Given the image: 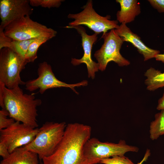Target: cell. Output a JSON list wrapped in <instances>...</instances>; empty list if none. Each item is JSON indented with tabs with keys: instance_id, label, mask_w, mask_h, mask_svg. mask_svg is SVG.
Masks as SVG:
<instances>
[{
	"instance_id": "8fae6325",
	"label": "cell",
	"mask_w": 164,
	"mask_h": 164,
	"mask_svg": "<svg viewBox=\"0 0 164 164\" xmlns=\"http://www.w3.org/2000/svg\"><path fill=\"white\" fill-rule=\"evenodd\" d=\"M33 11L29 0H0V27L4 29L14 21L30 16Z\"/></svg>"
},
{
	"instance_id": "9a60e30c",
	"label": "cell",
	"mask_w": 164,
	"mask_h": 164,
	"mask_svg": "<svg viewBox=\"0 0 164 164\" xmlns=\"http://www.w3.org/2000/svg\"><path fill=\"white\" fill-rule=\"evenodd\" d=\"M38 155L25 149L22 146L16 149L0 164H38Z\"/></svg>"
},
{
	"instance_id": "2e32d148",
	"label": "cell",
	"mask_w": 164,
	"mask_h": 164,
	"mask_svg": "<svg viewBox=\"0 0 164 164\" xmlns=\"http://www.w3.org/2000/svg\"><path fill=\"white\" fill-rule=\"evenodd\" d=\"M144 75L146 77L145 84L148 91H153L164 87V72L150 67L145 72Z\"/></svg>"
},
{
	"instance_id": "6da1fadb",
	"label": "cell",
	"mask_w": 164,
	"mask_h": 164,
	"mask_svg": "<svg viewBox=\"0 0 164 164\" xmlns=\"http://www.w3.org/2000/svg\"><path fill=\"white\" fill-rule=\"evenodd\" d=\"M91 130L88 125L67 124L60 143L51 155L43 159V164H82L83 147L91 138Z\"/></svg>"
},
{
	"instance_id": "ffe728a7",
	"label": "cell",
	"mask_w": 164,
	"mask_h": 164,
	"mask_svg": "<svg viewBox=\"0 0 164 164\" xmlns=\"http://www.w3.org/2000/svg\"><path fill=\"white\" fill-rule=\"evenodd\" d=\"M64 1L62 0H29V3L32 6H41L50 9L59 7L62 2Z\"/></svg>"
},
{
	"instance_id": "cb8c5ba5",
	"label": "cell",
	"mask_w": 164,
	"mask_h": 164,
	"mask_svg": "<svg viewBox=\"0 0 164 164\" xmlns=\"http://www.w3.org/2000/svg\"><path fill=\"white\" fill-rule=\"evenodd\" d=\"M151 6L160 13L164 12V0H149Z\"/></svg>"
},
{
	"instance_id": "ac0fdd59",
	"label": "cell",
	"mask_w": 164,
	"mask_h": 164,
	"mask_svg": "<svg viewBox=\"0 0 164 164\" xmlns=\"http://www.w3.org/2000/svg\"><path fill=\"white\" fill-rule=\"evenodd\" d=\"M51 39L46 36H42L36 38L30 44L25 56L27 63L33 62L37 58V52L40 46Z\"/></svg>"
},
{
	"instance_id": "83f0119b",
	"label": "cell",
	"mask_w": 164,
	"mask_h": 164,
	"mask_svg": "<svg viewBox=\"0 0 164 164\" xmlns=\"http://www.w3.org/2000/svg\"><path fill=\"white\" fill-rule=\"evenodd\" d=\"M155 58L156 60L161 61L164 63V52L163 53H159L157 55Z\"/></svg>"
},
{
	"instance_id": "4fadbf2b",
	"label": "cell",
	"mask_w": 164,
	"mask_h": 164,
	"mask_svg": "<svg viewBox=\"0 0 164 164\" xmlns=\"http://www.w3.org/2000/svg\"><path fill=\"white\" fill-rule=\"evenodd\" d=\"M116 34L122 39L123 42L130 43L142 54L146 61L153 58L160 53L159 50H154L147 46L137 34L132 32L125 24H121L117 29H114Z\"/></svg>"
},
{
	"instance_id": "ba28073f",
	"label": "cell",
	"mask_w": 164,
	"mask_h": 164,
	"mask_svg": "<svg viewBox=\"0 0 164 164\" xmlns=\"http://www.w3.org/2000/svg\"><path fill=\"white\" fill-rule=\"evenodd\" d=\"M101 38L103 39V44L94 54V56L98 62L99 70H104L108 63L111 61L120 67L126 66L130 64V62L120 53L124 42L115 32L114 29L103 33Z\"/></svg>"
},
{
	"instance_id": "d6986e66",
	"label": "cell",
	"mask_w": 164,
	"mask_h": 164,
	"mask_svg": "<svg viewBox=\"0 0 164 164\" xmlns=\"http://www.w3.org/2000/svg\"><path fill=\"white\" fill-rule=\"evenodd\" d=\"M35 39L25 40L13 39L10 48L21 57L25 59L26 55L29 46Z\"/></svg>"
},
{
	"instance_id": "7a4b0ae2",
	"label": "cell",
	"mask_w": 164,
	"mask_h": 164,
	"mask_svg": "<svg viewBox=\"0 0 164 164\" xmlns=\"http://www.w3.org/2000/svg\"><path fill=\"white\" fill-rule=\"evenodd\" d=\"M41 100L34 94L24 93L19 86L9 89L0 82V106L9 113L10 118L33 128L38 126L37 108Z\"/></svg>"
},
{
	"instance_id": "30bf717a",
	"label": "cell",
	"mask_w": 164,
	"mask_h": 164,
	"mask_svg": "<svg viewBox=\"0 0 164 164\" xmlns=\"http://www.w3.org/2000/svg\"><path fill=\"white\" fill-rule=\"evenodd\" d=\"M39 129L15 121L8 128L0 130V142L6 146L11 153L16 149L31 142Z\"/></svg>"
},
{
	"instance_id": "8992f818",
	"label": "cell",
	"mask_w": 164,
	"mask_h": 164,
	"mask_svg": "<svg viewBox=\"0 0 164 164\" xmlns=\"http://www.w3.org/2000/svg\"><path fill=\"white\" fill-rule=\"evenodd\" d=\"M27 64L25 59L10 48L0 50V82L9 89L25 85L20 75Z\"/></svg>"
},
{
	"instance_id": "277c9868",
	"label": "cell",
	"mask_w": 164,
	"mask_h": 164,
	"mask_svg": "<svg viewBox=\"0 0 164 164\" xmlns=\"http://www.w3.org/2000/svg\"><path fill=\"white\" fill-rule=\"evenodd\" d=\"M139 150L137 146L127 144L124 140L114 143L103 142L97 138H90L83 147L82 164L99 163L102 159L115 155L124 156L127 152H137Z\"/></svg>"
},
{
	"instance_id": "d4e9b609",
	"label": "cell",
	"mask_w": 164,
	"mask_h": 164,
	"mask_svg": "<svg viewBox=\"0 0 164 164\" xmlns=\"http://www.w3.org/2000/svg\"><path fill=\"white\" fill-rule=\"evenodd\" d=\"M10 154L6 146L3 143L0 142V155L3 159L7 158Z\"/></svg>"
},
{
	"instance_id": "4316f807",
	"label": "cell",
	"mask_w": 164,
	"mask_h": 164,
	"mask_svg": "<svg viewBox=\"0 0 164 164\" xmlns=\"http://www.w3.org/2000/svg\"><path fill=\"white\" fill-rule=\"evenodd\" d=\"M151 155V151L150 149H147L146 151L143 159L141 161L138 163L137 164H142L144 162L146 161L148 159Z\"/></svg>"
},
{
	"instance_id": "9c48e42d",
	"label": "cell",
	"mask_w": 164,
	"mask_h": 164,
	"mask_svg": "<svg viewBox=\"0 0 164 164\" xmlns=\"http://www.w3.org/2000/svg\"><path fill=\"white\" fill-rule=\"evenodd\" d=\"M38 77L36 78L29 80L25 83L26 89L30 92L37 89L41 94L49 89L66 87L70 88L78 94L74 89L76 87L85 86L87 84V80L74 84H68L58 80L53 73L51 65L46 61L40 63L37 69Z\"/></svg>"
},
{
	"instance_id": "603a6c76",
	"label": "cell",
	"mask_w": 164,
	"mask_h": 164,
	"mask_svg": "<svg viewBox=\"0 0 164 164\" xmlns=\"http://www.w3.org/2000/svg\"><path fill=\"white\" fill-rule=\"evenodd\" d=\"M4 29L0 27V50L5 48H10L13 39L6 36Z\"/></svg>"
},
{
	"instance_id": "3957f363",
	"label": "cell",
	"mask_w": 164,
	"mask_h": 164,
	"mask_svg": "<svg viewBox=\"0 0 164 164\" xmlns=\"http://www.w3.org/2000/svg\"><path fill=\"white\" fill-rule=\"evenodd\" d=\"M67 124L47 121L39 128L34 139L22 146L25 149L36 153L40 160L51 155L61 142Z\"/></svg>"
},
{
	"instance_id": "7402d4cb",
	"label": "cell",
	"mask_w": 164,
	"mask_h": 164,
	"mask_svg": "<svg viewBox=\"0 0 164 164\" xmlns=\"http://www.w3.org/2000/svg\"><path fill=\"white\" fill-rule=\"evenodd\" d=\"M8 116L9 113L5 109L0 111V130L8 128L15 122L14 119L8 118Z\"/></svg>"
},
{
	"instance_id": "5b68a950",
	"label": "cell",
	"mask_w": 164,
	"mask_h": 164,
	"mask_svg": "<svg viewBox=\"0 0 164 164\" xmlns=\"http://www.w3.org/2000/svg\"><path fill=\"white\" fill-rule=\"evenodd\" d=\"M4 31L6 36L17 40H30L42 36L51 39L57 34L54 30L33 21L29 16L14 21L4 28Z\"/></svg>"
},
{
	"instance_id": "44dd1931",
	"label": "cell",
	"mask_w": 164,
	"mask_h": 164,
	"mask_svg": "<svg viewBox=\"0 0 164 164\" xmlns=\"http://www.w3.org/2000/svg\"><path fill=\"white\" fill-rule=\"evenodd\" d=\"M99 163L102 164H135L128 158L125 155H115L101 160Z\"/></svg>"
},
{
	"instance_id": "484cf974",
	"label": "cell",
	"mask_w": 164,
	"mask_h": 164,
	"mask_svg": "<svg viewBox=\"0 0 164 164\" xmlns=\"http://www.w3.org/2000/svg\"><path fill=\"white\" fill-rule=\"evenodd\" d=\"M156 109L158 110L164 109V92L162 97L158 101Z\"/></svg>"
},
{
	"instance_id": "7c38bea8",
	"label": "cell",
	"mask_w": 164,
	"mask_h": 164,
	"mask_svg": "<svg viewBox=\"0 0 164 164\" xmlns=\"http://www.w3.org/2000/svg\"><path fill=\"white\" fill-rule=\"evenodd\" d=\"M65 28L75 29L80 35L84 51L83 56L81 59L72 58L71 63L74 66L82 63H85L87 69L88 77L94 79L95 77V73L98 71L99 69L97 63L93 61L92 59L91 51L93 44L97 40L98 34L94 33L92 35H88L85 28L81 26L72 27L67 26Z\"/></svg>"
},
{
	"instance_id": "e0dca14e",
	"label": "cell",
	"mask_w": 164,
	"mask_h": 164,
	"mask_svg": "<svg viewBox=\"0 0 164 164\" xmlns=\"http://www.w3.org/2000/svg\"><path fill=\"white\" fill-rule=\"evenodd\" d=\"M156 113L154 119L152 121L149 126V137L152 140L158 139L164 135V109Z\"/></svg>"
},
{
	"instance_id": "5bb4252c",
	"label": "cell",
	"mask_w": 164,
	"mask_h": 164,
	"mask_svg": "<svg viewBox=\"0 0 164 164\" xmlns=\"http://www.w3.org/2000/svg\"><path fill=\"white\" fill-rule=\"evenodd\" d=\"M120 6V10L116 14L117 21L126 24L134 21L141 13L140 4L137 0H116Z\"/></svg>"
},
{
	"instance_id": "52a82bcc",
	"label": "cell",
	"mask_w": 164,
	"mask_h": 164,
	"mask_svg": "<svg viewBox=\"0 0 164 164\" xmlns=\"http://www.w3.org/2000/svg\"><path fill=\"white\" fill-rule=\"evenodd\" d=\"M83 10L76 14H69L67 17L74 19L69 23V26L72 27L84 25L97 34L102 32H107L108 30L115 29L119 26L117 20H110V16H101L98 14L93 7L92 0L88 1L83 6Z\"/></svg>"
}]
</instances>
